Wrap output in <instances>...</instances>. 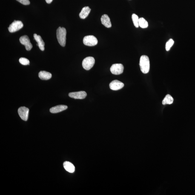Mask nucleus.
I'll return each mask as SVG.
<instances>
[{
    "mask_svg": "<svg viewBox=\"0 0 195 195\" xmlns=\"http://www.w3.org/2000/svg\"><path fill=\"white\" fill-rule=\"evenodd\" d=\"M16 1L25 5H29L30 4L29 0H16Z\"/></svg>",
    "mask_w": 195,
    "mask_h": 195,
    "instance_id": "nucleus-22",
    "label": "nucleus"
},
{
    "mask_svg": "<svg viewBox=\"0 0 195 195\" xmlns=\"http://www.w3.org/2000/svg\"><path fill=\"white\" fill-rule=\"evenodd\" d=\"M34 39L36 41V42H37L38 47H39L41 51H44V50L45 43H44L40 36L36 34H34Z\"/></svg>",
    "mask_w": 195,
    "mask_h": 195,
    "instance_id": "nucleus-11",
    "label": "nucleus"
},
{
    "mask_svg": "<svg viewBox=\"0 0 195 195\" xmlns=\"http://www.w3.org/2000/svg\"><path fill=\"white\" fill-rule=\"evenodd\" d=\"M29 109L25 107H21L18 109V113L20 117L24 121L28 119Z\"/></svg>",
    "mask_w": 195,
    "mask_h": 195,
    "instance_id": "nucleus-8",
    "label": "nucleus"
},
{
    "mask_svg": "<svg viewBox=\"0 0 195 195\" xmlns=\"http://www.w3.org/2000/svg\"><path fill=\"white\" fill-rule=\"evenodd\" d=\"M124 69L123 65L122 64H115L111 67L110 71L113 75H119L123 73Z\"/></svg>",
    "mask_w": 195,
    "mask_h": 195,
    "instance_id": "nucleus-6",
    "label": "nucleus"
},
{
    "mask_svg": "<svg viewBox=\"0 0 195 195\" xmlns=\"http://www.w3.org/2000/svg\"><path fill=\"white\" fill-rule=\"evenodd\" d=\"M95 60L93 57H87L83 61L82 65L83 68L86 70H89L94 65Z\"/></svg>",
    "mask_w": 195,
    "mask_h": 195,
    "instance_id": "nucleus-3",
    "label": "nucleus"
},
{
    "mask_svg": "<svg viewBox=\"0 0 195 195\" xmlns=\"http://www.w3.org/2000/svg\"><path fill=\"white\" fill-rule=\"evenodd\" d=\"M67 108V106L60 105L52 107L50 109V111L52 113H58L66 110Z\"/></svg>",
    "mask_w": 195,
    "mask_h": 195,
    "instance_id": "nucleus-12",
    "label": "nucleus"
},
{
    "mask_svg": "<svg viewBox=\"0 0 195 195\" xmlns=\"http://www.w3.org/2000/svg\"><path fill=\"white\" fill-rule=\"evenodd\" d=\"M139 66L142 73L146 74L150 70V63L149 59L146 55H142L140 58L139 61Z\"/></svg>",
    "mask_w": 195,
    "mask_h": 195,
    "instance_id": "nucleus-2",
    "label": "nucleus"
},
{
    "mask_svg": "<svg viewBox=\"0 0 195 195\" xmlns=\"http://www.w3.org/2000/svg\"><path fill=\"white\" fill-rule=\"evenodd\" d=\"M139 26L142 28H147L148 27V23L145 18H139Z\"/></svg>",
    "mask_w": 195,
    "mask_h": 195,
    "instance_id": "nucleus-18",
    "label": "nucleus"
},
{
    "mask_svg": "<svg viewBox=\"0 0 195 195\" xmlns=\"http://www.w3.org/2000/svg\"><path fill=\"white\" fill-rule=\"evenodd\" d=\"M101 21L102 24L107 28H110L111 27L112 25L110 18L107 15H102L101 18Z\"/></svg>",
    "mask_w": 195,
    "mask_h": 195,
    "instance_id": "nucleus-13",
    "label": "nucleus"
},
{
    "mask_svg": "<svg viewBox=\"0 0 195 195\" xmlns=\"http://www.w3.org/2000/svg\"><path fill=\"white\" fill-rule=\"evenodd\" d=\"M91 11V9L89 7H84L79 14L80 18L82 19H85L88 16Z\"/></svg>",
    "mask_w": 195,
    "mask_h": 195,
    "instance_id": "nucleus-15",
    "label": "nucleus"
},
{
    "mask_svg": "<svg viewBox=\"0 0 195 195\" xmlns=\"http://www.w3.org/2000/svg\"><path fill=\"white\" fill-rule=\"evenodd\" d=\"M173 98L169 94H167L166 96L163 101H162V104L165 105L166 104H171L173 102Z\"/></svg>",
    "mask_w": 195,
    "mask_h": 195,
    "instance_id": "nucleus-17",
    "label": "nucleus"
},
{
    "mask_svg": "<svg viewBox=\"0 0 195 195\" xmlns=\"http://www.w3.org/2000/svg\"><path fill=\"white\" fill-rule=\"evenodd\" d=\"M19 41L21 44L25 46L26 50L30 51L31 50L33 46L28 36L26 35L21 36L20 38Z\"/></svg>",
    "mask_w": 195,
    "mask_h": 195,
    "instance_id": "nucleus-7",
    "label": "nucleus"
},
{
    "mask_svg": "<svg viewBox=\"0 0 195 195\" xmlns=\"http://www.w3.org/2000/svg\"><path fill=\"white\" fill-rule=\"evenodd\" d=\"M23 26V24L21 21L14 20L10 25L8 30L11 33H13L20 30Z\"/></svg>",
    "mask_w": 195,
    "mask_h": 195,
    "instance_id": "nucleus-5",
    "label": "nucleus"
},
{
    "mask_svg": "<svg viewBox=\"0 0 195 195\" xmlns=\"http://www.w3.org/2000/svg\"><path fill=\"white\" fill-rule=\"evenodd\" d=\"M67 31L64 27H59L56 30V37L58 42L62 47H64L66 44Z\"/></svg>",
    "mask_w": 195,
    "mask_h": 195,
    "instance_id": "nucleus-1",
    "label": "nucleus"
},
{
    "mask_svg": "<svg viewBox=\"0 0 195 195\" xmlns=\"http://www.w3.org/2000/svg\"><path fill=\"white\" fill-rule=\"evenodd\" d=\"M174 43V41L172 39H170L167 41L165 44V49L167 51H169L170 50Z\"/></svg>",
    "mask_w": 195,
    "mask_h": 195,
    "instance_id": "nucleus-20",
    "label": "nucleus"
},
{
    "mask_svg": "<svg viewBox=\"0 0 195 195\" xmlns=\"http://www.w3.org/2000/svg\"><path fill=\"white\" fill-rule=\"evenodd\" d=\"M69 96L70 97L74 98L75 99H84L87 96V93L85 92L80 91L78 92H72L69 94Z\"/></svg>",
    "mask_w": 195,
    "mask_h": 195,
    "instance_id": "nucleus-9",
    "label": "nucleus"
},
{
    "mask_svg": "<svg viewBox=\"0 0 195 195\" xmlns=\"http://www.w3.org/2000/svg\"><path fill=\"white\" fill-rule=\"evenodd\" d=\"M64 169L69 172L73 173L75 171V167L73 163L70 162H64L63 163Z\"/></svg>",
    "mask_w": 195,
    "mask_h": 195,
    "instance_id": "nucleus-14",
    "label": "nucleus"
},
{
    "mask_svg": "<svg viewBox=\"0 0 195 195\" xmlns=\"http://www.w3.org/2000/svg\"><path fill=\"white\" fill-rule=\"evenodd\" d=\"M39 78L42 80H48L52 77L51 74L45 71H41L38 74Z\"/></svg>",
    "mask_w": 195,
    "mask_h": 195,
    "instance_id": "nucleus-16",
    "label": "nucleus"
},
{
    "mask_svg": "<svg viewBox=\"0 0 195 195\" xmlns=\"http://www.w3.org/2000/svg\"><path fill=\"white\" fill-rule=\"evenodd\" d=\"M132 19L133 24H134L135 27L137 28L139 27V17L135 14H133L132 15Z\"/></svg>",
    "mask_w": 195,
    "mask_h": 195,
    "instance_id": "nucleus-19",
    "label": "nucleus"
},
{
    "mask_svg": "<svg viewBox=\"0 0 195 195\" xmlns=\"http://www.w3.org/2000/svg\"><path fill=\"white\" fill-rule=\"evenodd\" d=\"M124 84L122 82L118 80H115L112 81L110 84L111 89L113 90H120L124 87Z\"/></svg>",
    "mask_w": 195,
    "mask_h": 195,
    "instance_id": "nucleus-10",
    "label": "nucleus"
},
{
    "mask_svg": "<svg viewBox=\"0 0 195 195\" xmlns=\"http://www.w3.org/2000/svg\"><path fill=\"white\" fill-rule=\"evenodd\" d=\"M98 40L93 36H87L84 37L83 43L85 45L89 46H93L97 44Z\"/></svg>",
    "mask_w": 195,
    "mask_h": 195,
    "instance_id": "nucleus-4",
    "label": "nucleus"
},
{
    "mask_svg": "<svg viewBox=\"0 0 195 195\" xmlns=\"http://www.w3.org/2000/svg\"><path fill=\"white\" fill-rule=\"evenodd\" d=\"M19 62L23 65H27L30 64V61L27 58H21L19 59Z\"/></svg>",
    "mask_w": 195,
    "mask_h": 195,
    "instance_id": "nucleus-21",
    "label": "nucleus"
},
{
    "mask_svg": "<svg viewBox=\"0 0 195 195\" xmlns=\"http://www.w3.org/2000/svg\"><path fill=\"white\" fill-rule=\"evenodd\" d=\"M46 2L48 4H50L52 2L53 0H45Z\"/></svg>",
    "mask_w": 195,
    "mask_h": 195,
    "instance_id": "nucleus-23",
    "label": "nucleus"
}]
</instances>
